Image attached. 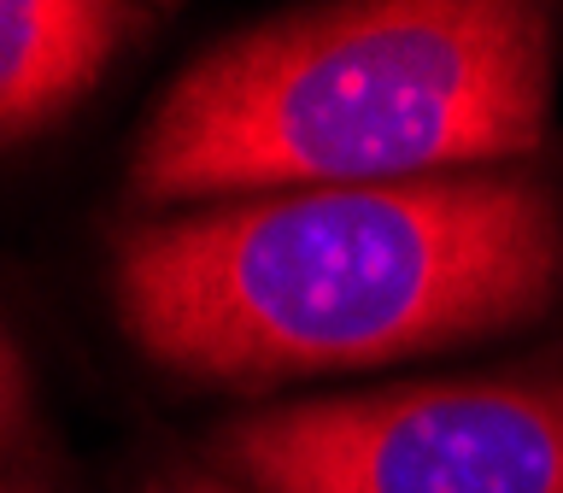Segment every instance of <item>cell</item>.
Returning a JSON list of instances; mask_svg holds the SVG:
<instances>
[{
    "mask_svg": "<svg viewBox=\"0 0 563 493\" xmlns=\"http://www.w3.org/2000/svg\"><path fill=\"white\" fill-rule=\"evenodd\" d=\"M558 282V194L505 171L200 206L123 229L112 264L130 341L235 387L482 341L540 317Z\"/></svg>",
    "mask_w": 563,
    "mask_h": 493,
    "instance_id": "6da1fadb",
    "label": "cell"
},
{
    "mask_svg": "<svg viewBox=\"0 0 563 493\" xmlns=\"http://www.w3.org/2000/svg\"><path fill=\"white\" fill-rule=\"evenodd\" d=\"M558 12L364 0L288 12L200 53L130 158L141 206L376 188L528 158L545 141Z\"/></svg>",
    "mask_w": 563,
    "mask_h": 493,
    "instance_id": "7a4b0ae2",
    "label": "cell"
},
{
    "mask_svg": "<svg viewBox=\"0 0 563 493\" xmlns=\"http://www.w3.org/2000/svg\"><path fill=\"white\" fill-rule=\"evenodd\" d=\"M218 458L258 493H563V376L299 399L229 423Z\"/></svg>",
    "mask_w": 563,
    "mask_h": 493,
    "instance_id": "3957f363",
    "label": "cell"
},
{
    "mask_svg": "<svg viewBox=\"0 0 563 493\" xmlns=\"http://www.w3.org/2000/svg\"><path fill=\"white\" fill-rule=\"evenodd\" d=\"M135 24L106 0H0V141L65 118Z\"/></svg>",
    "mask_w": 563,
    "mask_h": 493,
    "instance_id": "277c9868",
    "label": "cell"
},
{
    "mask_svg": "<svg viewBox=\"0 0 563 493\" xmlns=\"http://www.w3.org/2000/svg\"><path fill=\"white\" fill-rule=\"evenodd\" d=\"M24 423H30V382H24L18 352L7 347V335H0V452L24 435Z\"/></svg>",
    "mask_w": 563,
    "mask_h": 493,
    "instance_id": "5b68a950",
    "label": "cell"
},
{
    "mask_svg": "<svg viewBox=\"0 0 563 493\" xmlns=\"http://www.w3.org/2000/svg\"><path fill=\"white\" fill-rule=\"evenodd\" d=\"M147 493H235V487L218 482V475H200V470H176V475H158Z\"/></svg>",
    "mask_w": 563,
    "mask_h": 493,
    "instance_id": "8992f818",
    "label": "cell"
},
{
    "mask_svg": "<svg viewBox=\"0 0 563 493\" xmlns=\"http://www.w3.org/2000/svg\"><path fill=\"white\" fill-rule=\"evenodd\" d=\"M0 493H35L30 482H0Z\"/></svg>",
    "mask_w": 563,
    "mask_h": 493,
    "instance_id": "52a82bcc",
    "label": "cell"
}]
</instances>
